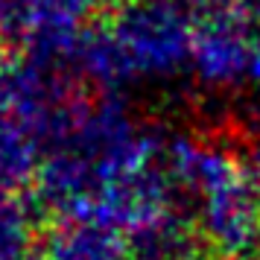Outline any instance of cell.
Here are the masks:
<instances>
[{
	"label": "cell",
	"instance_id": "cell-7",
	"mask_svg": "<svg viewBox=\"0 0 260 260\" xmlns=\"http://www.w3.org/2000/svg\"><path fill=\"white\" fill-rule=\"evenodd\" d=\"M129 254L135 260H176L187 251H196V234L184 213L173 208L155 222L129 234Z\"/></svg>",
	"mask_w": 260,
	"mask_h": 260
},
{
	"label": "cell",
	"instance_id": "cell-9",
	"mask_svg": "<svg viewBox=\"0 0 260 260\" xmlns=\"http://www.w3.org/2000/svg\"><path fill=\"white\" fill-rule=\"evenodd\" d=\"M240 158V167H243V176L251 181V187L260 193V138L257 141H251L246 146V152L237 155Z\"/></svg>",
	"mask_w": 260,
	"mask_h": 260
},
{
	"label": "cell",
	"instance_id": "cell-1",
	"mask_svg": "<svg viewBox=\"0 0 260 260\" xmlns=\"http://www.w3.org/2000/svg\"><path fill=\"white\" fill-rule=\"evenodd\" d=\"M108 26L135 79H170L187 71L193 21L178 0H126Z\"/></svg>",
	"mask_w": 260,
	"mask_h": 260
},
{
	"label": "cell",
	"instance_id": "cell-12",
	"mask_svg": "<svg viewBox=\"0 0 260 260\" xmlns=\"http://www.w3.org/2000/svg\"><path fill=\"white\" fill-rule=\"evenodd\" d=\"M9 196H12V193H9V190L3 187V184H0V205H3V202L9 199Z\"/></svg>",
	"mask_w": 260,
	"mask_h": 260
},
{
	"label": "cell",
	"instance_id": "cell-10",
	"mask_svg": "<svg viewBox=\"0 0 260 260\" xmlns=\"http://www.w3.org/2000/svg\"><path fill=\"white\" fill-rule=\"evenodd\" d=\"M205 6L211 9H234V12H243V9H254L260 6V0H202Z\"/></svg>",
	"mask_w": 260,
	"mask_h": 260
},
{
	"label": "cell",
	"instance_id": "cell-11",
	"mask_svg": "<svg viewBox=\"0 0 260 260\" xmlns=\"http://www.w3.org/2000/svg\"><path fill=\"white\" fill-rule=\"evenodd\" d=\"M176 260H211V257H208V254H202L199 248H196V251H187V254H181V257H176Z\"/></svg>",
	"mask_w": 260,
	"mask_h": 260
},
{
	"label": "cell",
	"instance_id": "cell-3",
	"mask_svg": "<svg viewBox=\"0 0 260 260\" xmlns=\"http://www.w3.org/2000/svg\"><path fill=\"white\" fill-rule=\"evenodd\" d=\"M251 32L243 12L211 9L193 21L187 71L205 91H231L248 79Z\"/></svg>",
	"mask_w": 260,
	"mask_h": 260
},
{
	"label": "cell",
	"instance_id": "cell-13",
	"mask_svg": "<svg viewBox=\"0 0 260 260\" xmlns=\"http://www.w3.org/2000/svg\"><path fill=\"white\" fill-rule=\"evenodd\" d=\"M126 260H135V257H132V254H129V257H126Z\"/></svg>",
	"mask_w": 260,
	"mask_h": 260
},
{
	"label": "cell",
	"instance_id": "cell-6",
	"mask_svg": "<svg viewBox=\"0 0 260 260\" xmlns=\"http://www.w3.org/2000/svg\"><path fill=\"white\" fill-rule=\"evenodd\" d=\"M129 243L114 225L88 216H68L50 228L41 248L36 246V260H126Z\"/></svg>",
	"mask_w": 260,
	"mask_h": 260
},
{
	"label": "cell",
	"instance_id": "cell-14",
	"mask_svg": "<svg viewBox=\"0 0 260 260\" xmlns=\"http://www.w3.org/2000/svg\"><path fill=\"white\" fill-rule=\"evenodd\" d=\"M257 251H260V243H257Z\"/></svg>",
	"mask_w": 260,
	"mask_h": 260
},
{
	"label": "cell",
	"instance_id": "cell-2",
	"mask_svg": "<svg viewBox=\"0 0 260 260\" xmlns=\"http://www.w3.org/2000/svg\"><path fill=\"white\" fill-rule=\"evenodd\" d=\"M100 0H0V38L26 56L59 64Z\"/></svg>",
	"mask_w": 260,
	"mask_h": 260
},
{
	"label": "cell",
	"instance_id": "cell-4",
	"mask_svg": "<svg viewBox=\"0 0 260 260\" xmlns=\"http://www.w3.org/2000/svg\"><path fill=\"white\" fill-rule=\"evenodd\" d=\"M196 225L202 240L222 257L243 260L251 251H257L260 193L243 176V170L234 178L199 193Z\"/></svg>",
	"mask_w": 260,
	"mask_h": 260
},
{
	"label": "cell",
	"instance_id": "cell-5",
	"mask_svg": "<svg viewBox=\"0 0 260 260\" xmlns=\"http://www.w3.org/2000/svg\"><path fill=\"white\" fill-rule=\"evenodd\" d=\"M61 68L73 73L79 82L94 85L103 94H120L126 85L135 82L129 61L123 56V47L117 44L111 26L85 24L64 53Z\"/></svg>",
	"mask_w": 260,
	"mask_h": 260
},
{
	"label": "cell",
	"instance_id": "cell-8",
	"mask_svg": "<svg viewBox=\"0 0 260 260\" xmlns=\"http://www.w3.org/2000/svg\"><path fill=\"white\" fill-rule=\"evenodd\" d=\"M36 205L9 199L0 205V260H36Z\"/></svg>",
	"mask_w": 260,
	"mask_h": 260
}]
</instances>
